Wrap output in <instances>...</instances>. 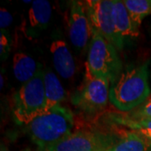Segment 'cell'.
I'll return each instance as SVG.
<instances>
[{
	"instance_id": "6da1fadb",
	"label": "cell",
	"mask_w": 151,
	"mask_h": 151,
	"mask_svg": "<svg viewBox=\"0 0 151 151\" xmlns=\"http://www.w3.org/2000/svg\"><path fill=\"white\" fill-rule=\"evenodd\" d=\"M149 62L129 65L110 83L109 102L122 113H129L149 99Z\"/></svg>"
},
{
	"instance_id": "7a4b0ae2",
	"label": "cell",
	"mask_w": 151,
	"mask_h": 151,
	"mask_svg": "<svg viewBox=\"0 0 151 151\" xmlns=\"http://www.w3.org/2000/svg\"><path fill=\"white\" fill-rule=\"evenodd\" d=\"M74 127L73 113L60 105L50 108L27 125V133L33 143L45 151L70 135Z\"/></svg>"
},
{
	"instance_id": "3957f363",
	"label": "cell",
	"mask_w": 151,
	"mask_h": 151,
	"mask_svg": "<svg viewBox=\"0 0 151 151\" xmlns=\"http://www.w3.org/2000/svg\"><path fill=\"white\" fill-rule=\"evenodd\" d=\"M47 112L44 70L40 69L31 80L24 83L13 97V114L19 124L26 125Z\"/></svg>"
},
{
	"instance_id": "277c9868",
	"label": "cell",
	"mask_w": 151,
	"mask_h": 151,
	"mask_svg": "<svg viewBox=\"0 0 151 151\" xmlns=\"http://www.w3.org/2000/svg\"><path fill=\"white\" fill-rule=\"evenodd\" d=\"M86 69L92 76L113 81L124 69L117 49L100 34L92 30Z\"/></svg>"
},
{
	"instance_id": "5b68a950",
	"label": "cell",
	"mask_w": 151,
	"mask_h": 151,
	"mask_svg": "<svg viewBox=\"0 0 151 151\" xmlns=\"http://www.w3.org/2000/svg\"><path fill=\"white\" fill-rule=\"evenodd\" d=\"M110 81L92 76L86 69L85 82L71 97L76 108L86 114H95L106 108L109 101Z\"/></svg>"
},
{
	"instance_id": "8992f818",
	"label": "cell",
	"mask_w": 151,
	"mask_h": 151,
	"mask_svg": "<svg viewBox=\"0 0 151 151\" xmlns=\"http://www.w3.org/2000/svg\"><path fill=\"white\" fill-rule=\"evenodd\" d=\"M92 30L100 34L117 50L124 48L113 21V0H87L83 2Z\"/></svg>"
},
{
	"instance_id": "52a82bcc",
	"label": "cell",
	"mask_w": 151,
	"mask_h": 151,
	"mask_svg": "<svg viewBox=\"0 0 151 151\" xmlns=\"http://www.w3.org/2000/svg\"><path fill=\"white\" fill-rule=\"evenodd\" d=\"M116 141L102 132L76 131L45 151H107Z\"/></svg>"
},
{
	"instance_id": "ba28073f",
	"label": "cell",
	"mask_w": 151,
	"mask_h": 151,
	"mask_svg": "<svg viewBox=\"0 0 151 151\" xmlns=\"http://www.w3.org/2000/svg\"><path fill=\"white\" fill-rule=\"evenodd\" d=\"M68 32L71 44L79 50L85 48L89 40L92 39V28L83 2H71L68 20Z\"/></svg>"
},
{
	"instance_id": "9c48e42d",
	"label": "cell",
	"mask_w": 151,
	"mask_h": 151,
	"mask_svg": "<svg viewBox=\"0 0 151 151\" xmlns=\"http://www.w3.org/2000/svg\"><path fill=\"white\" fill-rule=\"evenodd\" d=\"M53 65L55 70L65 79L71 78L76 71V65L73 56L64 40H56L50 45Z\"/></svg>"
},
{
	"instance_id": "30bf717a",
	"label": "cell",
	"mask_w": 151,
	"mask_h": 151,
	"mask_svg": "<svg viewBox=\"0 0 151 151\" xmlns=\"http://www.w3.org/2000/svg\"><path fill=\"white\" fill-rule=\"evenodd\" d=\"M113 21L116 31L122 40L134 39L139 35V29L135 27L124 1L113 0Z\"/></svg>"
},
{
	"instance_id": "8fae6325",
	"label": "cell",
	"mask_w": 151,
	"mask_h": 151,
	"mask_svg": "<svg viewBox=\"0 0 151 151\" xmlns=\"http://www.w3.org/2000/svg\"><path fill=\"white\" fill-rule=\"evenodd\" d=\"M44 85L47 111L65 99V91L59 78L50 69L44 70Z\"/></svg>"
},
{
	"instance_id": "7c38bea8",
	"label": "cell",
	"mask_w": 151,
	"mask_h": 151,
	"mask_svg": "<svg viewBox=\"0 0 151 151\" xmlns=\"http://www.w3.org/2000/svg\"><path fill=\"white\" fill-rule=\"evenodd\" d=\"M150 141L137 132H127L107 151H151Z\"/></svg>"
},
{
	"instance_id": "4fadbf2b",
	"label": "cell",
	"mask_w": 151,
	"mask_h": 151,
	"mask_svg": "<svg viewBox=\"0 0 151 151\" xmlns=\"http://www.w3.org/2000/svg\"><path fill=\"white\" fill-rule=\"evenodd\" d=\"M13 70L15 78L24 84L31 80L40 69L36 61L30 55L19 52L14 55Z\"/></svg>"
},
{
	"instance_id": "5bb4252c",
	"label": "cell",
	"mask_w": 151,
	"mask_h": 151,
	"mask_svg": "<svg viewBox=\"0 0 151 151\" xmlns=\"http://www.w3.org/2000/svg\"><path fill=\"white\" fill-rule=\"evenodd\" d=\"M52 15V7L49 1L35 0L33 1L28 17L30 27L44 29L47 26Z\"/></svg>"
},
{
	"instance_id": "9a60e30c",
	"label": "cell",
	"mask_w": 151,
	"mask_h": 151,
	"mask_svg": "<svg viewBox=\"0 0 151 151\" xmlns=\"http://www.w3.org/2000/svg\"><path fill=\"white\" fill-rule=\"evenodd\" d=\"M124 4L135 27L139 29L144 19L151 14V0H124Z\"/></svg>"
},
{
	"instance_id": "2e32d148",
	"label": "cell",
	"mask_w": 151,
	"mask_h": 151,
	"mask_svg": "<svg viewBox=\"0 0 151 151\" xmlns=\"http://www.w3.org/2000/svg\"><path fill=\"white\" fill-rule=\"evenodd\" d=\"M111 119L116 124L125 126L151 140V120H134L125 117L122 113L112 114Z\"/></svg>"
},
{
	"instance_id": "e0dca14e",
	"label": "cell",
	"mask_w": 151,
	"mask_h": 151,
	"mask_svg": "<svg viewBox=\"0 0 151 151\" xmlns=\"http://www.w3.org/2000/svg\"><path fill=\"white\" fill-rule=\"evenodd\" d=\"M125 117L134 120H151V98L129 113H122Z\"/></svg>"
},
{
	"instance_id": "ac0fdd59",
	"label": "cell",
	"mask_w": 151,
	"mask_h": 151,
	"mask_svg": "<svg viewBox=\"0 0 151 151\" xmlns=\"http://www.w3.org/2000/svg\"><path fill=\"white\" fill-rule=\"evenodd\" d=\"M13 21V17L11 14L6 9H1L0 10V26L1 30L9 26Z\"/></svg>"
},
{
	"instance_id": "d6986e66",
	"label": "cell",
	"mask_w": 151,
	"mask_h": 151,
	"mask_svg": "<svg viewBox=\"0 0 151 151\" xmlns=\"http://www.w3.org/2000/svg\"><path fill=\"white\" fill-rule=\"evenodd\" d=\"M9 50H10L9 40L7 39L5 35L1 30V57L2 59L7 58Z\"/></svg>"
},
{
	"instance_id": "ffe728a7",
	"label": "cell",
	"mask_w": 151,
	"mask_h": 151,
	"mask_svg": "<svg viewBox=\"0 0 151 151\" xmlns=\"http://www.w3.org/2000/svg\"><path fill=\"white\" fill-rule=\"evenodd\" d=\"M1 151H9V150H8V149H7L4 145H1Z\"/></svg>"
},
{
	"instance_id": "44dd1931",
	"label": "cell",
	"mask_w": 151,
	"mask_h": 151,
	"mask_svg": "<svg viewBox=\"0 0 151 151\" xmlns=\"http://www.w3.org/2000/svg\"><path fill=\"white\" fill-rule=\"evenodd\" d=\"M24 4H30V3H33V1H30V0H29V1H26V0H24L23 1Z\"/></svg>"
}]
</instances>
